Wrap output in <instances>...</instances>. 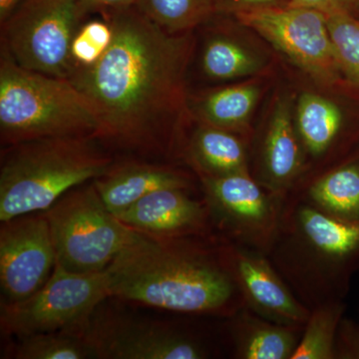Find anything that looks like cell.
Returning a JSON list of instances; mask_svg holds the SVG:
<instances>
[{"label": "cell", "instance_id": "cell-1", "mask_svg": "<svg viewBox=\"0 0 359 359\" xmlns=\"http://www.w3.org/2000/svg\"><path fill=\"white\" fill-rule=\"evenodd\" d=\"M98 14L113 26L112 43L93 67L69 78L96 111L97 138L139 154L165 153L191 116L186 72L192 35L167 32L136 6Z\"/></svg>", "mask_w": 359, "mask_h": 359}, {"label": "cell", "instance_id": "cell-2", "mask_svg": "<svg viewBox=\"0 0 359 359\" xmlns=\"http://www.w3.org/2000/svg\"><path fill=\"white\" fill-rule=\"evenodd\" d=\"M111 295L175 313H237L245 304L223 259L180 242L138 233L106 269Z\"/></svg>", "mask_w": 359, "mask_h": 359}, {"label": "cell", "instance_id": "cell-3", "mask_svg": "<svg viewBox=\"0 0 359 359\" xmlns=\"http://www.w3.org/2000/svg\"><path fill=\"white\" fill-rule=\"evenodd\" d=\"M96 137H58L2 148L0 221L46 212L66 193L103 176L114 160Z\"/></svg>", "mask_w": 359, "mask_h": 359}, {"label": "cell", "instance_id": "cell-4", "mask_svg": "<svg viewBox=\"0 0 359 359\" xmlns=\"http://www.w3.org/2000/svg\"><path fill=\"white\" fill-rule=\"evenodd\" d=\"M273 263L304 302H335L341 268L359 252V221H344L306 202L282 207L269 250Z\"/></svg>", "mask_w": 359, "mask_h": 359}, {"label": "cell", "instance_id": "cell-5", "mask_svg": "<svg viewBox=\"0 0 359 359\" xmlns=\"http://www.w3.org/2000/svg\"><path fill=\"white\" fill-rule=\"evenodd\" d=\"M89 99L69 79L18 65L0 51V140L2 148L58 137H98Z\"/></svg>", "mask_w": 359, "mask_h": 359}, {"label": "cell", "instance_id": "cell-6", "mask_svg": "<svg viewBox=\"0 0 359 359\" xmlns=\"http://www.w3.org/2000/svg\"><path fill=\"white\" fill-rule=\"evenodd\" d=\"M56 264L66 271H105L138 235L108 211L93 181L72 189L44 212Z\"/></svg>", "mask_w": 359, "mask_h": 359}, {"label": "cell", "instance_id": "cell-7", "mask_svg": "<svg viewBox=\"0 0 359 359\" xmlns=\"http://www.w3.org/2000/svg\"><path fill=\"white\" fill-rule=\"evenodd\" d=\"M88 13L78 0H20L1 23V49L21 67L69 79L71 44Z\"/></svg>", "mask_w": 359, "mask_h": 359}, {"label": "cell", "instance_id": "cell-8", "mask_svg": "<svg viewBox=\"0 0 359 359\" xmlns=\"http://www.w3.org/2000/svg\"><path fill=\"white\" fill-rule=\"evenodd\" d=\"M107 271L77 273L55 264L41 289L14 304H1L0 325L18 339L42 332H78L111 297Z\"/></svg>", "mask_w": 359, "mask_h": 359}, {"label": "cell", "instance_id": "cell-9", "mask_svg": "<svg viewBox=\"0 0 359 359\" xmlns=\"http://www.w3.org/2000/svg\"><path fill=\"white\" fill-rule=\"evenodd\" d=\"M233 18L268 40L316 81L334 86L341 68L328 32L325 14L302 6H269L249 9Z\"/></svg>", "mask_w": 359, "mask_h": 359}, {"label": "cell", "instance_id": "cell-10", "mask_svg": "<svg viewBox=\"0 0 359 359\" xmlns=\"http://www.w3.org/2000/svg\"><path fill=\"white\" fill-rule=\"evenodd\" d=\"M79 330L100 359H203L209 351L171 325L100 309Z\"/></svg>", "mask_w": 359, "mask_h": 359}, {"label": "cell", "instance_id": "cell-11", "mask_svg": "<svg viewBox=\"0 0 359 359\" xmlns=\"http://www.w3.org/2000/svg\"><path fill=\"white\" fill-rule=\"evenodd\" d=\"M56 264L50 226L41 214L2 222L0 228L1 304L25 301L47 282Z\"/></svg>", "mask_w": 359, "mask_h": 359}, {"label": "cell", "instance_id": "cell-12", "mask_svg": "<svg viewBox=\"0 0 359 359\" xmlns=\"http://www.w3.org/2000/svg\"><path fill=\"white\" fill-rule=\"evenodd\" d=\"M208 205L221 226L245 247L269 250L280 222L282 204L242 172L202 177Z\"/></svg>", "mask_w": 359, "mask_h": 359}, {"label": "cell", "instance_id": "cell-13", "mask_svg": "<svg viewBox=\"0 0 359 359\" xmlns=\"http://www.w3.org/2000/svg\"><path fill=\"white\" fill-rule=\"evenodd\" d=\"M229 269L245 304L264 320L278 325L304 327L311 316L276 273L266 257L256 250L231 245L223 250Z\"/></svg>", "mask_w": 359, "mask_h": 359}, {"label": "cell", "instance_id": "cell-14", "mask_svg": "<svg viewBox=\"0 0 359 359\" xmlns=\"http://www.w3.org/2000/svg\"><path fill=\"white\" fill-rule=\"evenodd\" d=\"M186 189L155 191L116 216L132 230L159 238H180L204 230L208 210Z\"/></svg>", "mask_w": 359, "mask_h": 359}, {"label": "cell", "instance_id": "cell-15", "mask_svg": "<svg viewBox=\"0 0 359 359\" xmlns=\"http://www.w3.org/2000/svg\"><path fill=\"white\" fill-rule=\"evenodd\" d=\"M108 211L114 216L126 211L137 201L162 189H188V175L167 165L152 163H114L103 176L93 181Z\"/></svg>", "mask_w": 359, "mask_h": 359}, {"label": "cell", "instance_id": "cell-16", "mask_svg": "<svg viewBox=\"0 0 359 359\" xmlns=\"http://www.w3.org/2000/svg\"><path fill=\"white\" fill-rule=\"evenodd\" d=\"M301 139L292 125L290 103L282 100L271 116L263 144L264 182L275 196L285 193L301 172Z\"/></svg>", "mask_w": 359, "mask_h": 359}, {"label": "cell", "instance_id": "cell-17", "mask_svg": "<svg viewBox=\"0 0 359 359\" xmlns=\"http://www.w3.org/2000/svg\"><path fill=\"white\" fill-rule=\"evenodd\" d=\"M231 334L236 356L243 359L292 358L304 327L278 325L245 311L236 314Z\"/></svg>", "mask_w": 359, "mask_h": 359}, {"label": "cell", "instance_id": "cell-18", "mask_svg": "<svg viewBox=\"0 0 359 359\" xmlns=\"http://www.w3.org/2000/svg\"><path fill=\"white\" fill-rule=\"evenodd\" d=\"M191 162L202 177L248 172L244 143L233 132L200 123L189 144Z\"/></svg>", "mask_w": 359, "mask_h": 359}, {"label": "cell", "instance_id": "cell-19", "mask_svg": "<svg viewBox=\"0 0 359 359\" xmlns=\"http://www.w3.org/2000/svg\"><path fill=\"white\" fill-rule=\"evenodd\" d=\"M259 95V89L255 85H233L189 99V109L200 123L231 132L242 131Z\"/></svg>", "mask_w": 359, "mask_h": 359}, {"label": "cell", "instance_id": "cell-20", "mask_svg": "<svg viewBox=\"0 0 359 359\" xmlns=\"http://www.w3.org/2000/svg\"><path fill=\"white\" fill-rule=\"evenodd\" d=\"M344 116L337 104L318 94L302 93L297 107V130L302 145L313 156L320 157L332 147Z\"/></svg>", "mask_w": 359, "mask_h": 359}, {"label": "cell", "instance_id": "cell-21", "mask_svg": "<svg viewBox=\"0 0 359 359\" xmlns=\"http://www.w3.org/2000/svg\"><path fill=\"white\" fill-rule=\"evenodd\" d=\"M309 200L335 218L359 221V166L347 165L325 174L309 188Z\"/></svg>", "mask_w": 359, "mask_h": 359}, {"label": "cell", "instance_id": "cell-22", "mask_svg": "<svg viewBox=\"0 0 359 359\" xmlns=\"http://www.w3.org/2000/svg\"><path fill=\"white\" fill-rule=\"evenodd\" d=\"M146 18L173 34L192 32L216 14L215 0H136Z\"/></svg>", "mask_w": 359, "mask_h": 359}, {"label": "cell", "instance_id": "cell-23", "mask_svg": "<svg viewBox=\"0 0 359 359\" xmlns=\"http://www.w3.org/2000/svg\"><path fill=\"white\" fill-rule=\"evenodd\" d=\"M205 75L215 80L249 76L261 69V61L237 41L216 34L205 41L201 57Z\"/></svg>", "mask_w": 359, "mask_h": 359}, {"label": "cell", "instance_id": "cell-24", "mask_svg": "<svg viewBox=\"0 0 359 359\" xmlns=\"http://www.w3.org/2000/svg\"><path fill=\"white\" fill-rule=\"evenodd\" d=\"M341 311L337 302H325L313 308L290 359L335 358V337Z\"/></svg>", "mask_w": 359, "mask_h": 359}, {"label": "cell", "instance_id": "cell-25", "mask_svg": "<svg viewBox=\"0 0 359 359\" xmlns=\"http://www.w3.org/2000/svg\"><path fill=\"white\" fill-rule=\"evenodd\" d=\"M18 339L14 353L18 359L95 358L84 337L75 332H42Z\"/></svg>", "mask_w": 359, "mask_h": 359}, {"label": "cell", "instance_id": "cell-26", "mask_svg": "<svg viewBox=\"0 0 359 359\" xmlns=\"http://www.w3.org/2000/svg\"><path fill=\"white\" fill-rule=\"evenodd\" d=\"M325 16L342 73L359 88V16L340 13Z\"/></svg>", "mask_w": 359, "mask_h": 359}, {"label": "cell", "instance_id": "cell-27", "mask_svg": "<svg viewBox=\"0 0 359 359\" xmlns=\"http://www.w3.org/2000/svg\"><path fill=\"white\" fill-rule=\"evenodd\" d=\"M113 37V26L105 16L85 20L71 44V56L75 72L93 67L109 48Z\"/></svg>", "mask_w": 359, "mask_h": 359}, {"label": "cell", "instance_id": "cell-28", "mask_svg": "<svg viewBox=\"0 0 359 359\" xmlns=\"http://www.w3.org/2000/svg\"><path fill=\"white\" fill-rule=\"evenodd\" d=\"M287 6L309 7L323 14L340 13L359 16V0H290Z\"/></svg>", "mask_w": 359, "mask_h": 359}, {"label": "cell", "instance_id": "cell-29", "mask_svg": "<svg viewBox=\"0 0 359 359\" xmlns=\"http://www.w3.org/2000/svg\"><path fill=\"white\" fill-rule=\"evenodd\" d=\"M290 0H215L216 13L233 15L240 11L262 7L287 6Z\"/></svg>", "mask_w": 359, "mask_h": 359}, {"label": "cell", "instance_id": "cell-30", "mask_svg": "<svg viewBox=\"0 0 359 359\" xmlns=\"http://www.w3.org/2000/svg\"><path fill=\"white\" fill-rule=\"evenodd\" d=\"M88 13H101L111 9L135 6L136 0H78Z\"/></svg>", "mask_w": 359, "mask_h": 359}, {"label": "cell", "instance_id": "cell-31", "mask_svg": "<svg viewBox=\"0 0 359 359\" xmlns=\"http://www.w3.org/2000/svg\"><path fill=\"white\" fill-rule=\"evenodd\" d=\"M20 0H0V21L6 20Z\"/></svg>", "mask_w": 359, "mask_h": 359}]
</instances>
